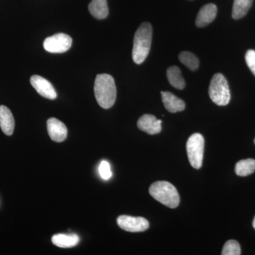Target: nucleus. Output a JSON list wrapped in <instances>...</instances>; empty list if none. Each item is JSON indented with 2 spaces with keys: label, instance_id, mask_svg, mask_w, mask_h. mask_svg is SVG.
Listing matches in <instances>:
<instances>
[{
  "label": "nucleus",
  "instance_id": "obj_17",
  "mask_svg": "<svg viewBox=\"0 0 255 255\" xmlns=\"http://www.w3.org/2000/svg\"><path fill=\"white\" fill-rule=\"evenodd\" d=\"M253 0H234L232 16L234 19H241L248 14L253 5Z\"/></svg>",
  "mask_w": 255,
  "mask_h": 255
},
{
  "label": "nucleus",
  "instance_id": "obj_21",
  "mask_svg": "<svg viewBox=\"0 0 255 255\" xmlns=\"http://www.w3.org/2000/svg\"><path fill=\"white\" fill-rule=\"evenodd\" d=\"M99 172L101 177L105 180H108L112 177V172L111 170L110 164L107 161L103 160L101 162Z\"/></svg>",
  "mask_w": 255,
  "mask_h": 255
},
{
  "label": "nucleus",
  "instance_id": "obj_2",
  "mask_svg": "<svg viewBox=\"0 0 255 255\" xmlns=\"http://www.w3.org/2000/svg\"><path fill=\"white\" fill-rule=\"evenodd\" d=\"M152 39V27L150 23H142L134 36L132 56L134 63L140 65L150 53Z\"/></svg>",
  "mask_w": 255,
  "mask_h": 255
},
{
  "label": "nucleus",
  "instance_id": "obj_3",
  "mask_svg": "<svg viewBox=\"0 0 255 255\" xmlns=\"http://www.w3.org/2000/svg\"><path fill=\"white\" fill-rule=\"evenodd\" d=\"M149 192L155 200L171 209L177 207L180 202L177 189L165 181H159L151 184Z\"/></svg>",
  "mask_w": 255,
  "mask_h": 255
},
{
  "label": "nucleus",
  "instance_id": "obj_16",
  "mask_svg": "<svg viewBox=\"0 0 255 255\" xmlns=\"http://www.w3.org/2000/svg\"><path fill=\"white\" fill-rule=\"evenodd\" d=\"M167 76L169 84L177 90H183L185 87V81L182 77L180 69L177 66H172L167 69Z\"/></svg>",
  "mask_w": 255,
  "mask_h": 255
},
{
  "label": "nucleus",
  "instance_id": "obj_23",
  "mask_svg": "<svg viewBox=\"0 0 255 255\" xmlns=\"http://www.w3.org/2000/svg\"><path fill=\"white\" fill-rule=\"evenodd\" d=\"M253 227H254L255 229V219H254V221H253Z\"/></svg>",
  "mask_w": 255,
  "mask_h": 255
},
{
  "label": "nucleus",
  "instance_id": "obj_5",
  "mask_svg": "<svg viewBox=\"0 0 255 255\" xmlns=\"http://www.w3.org/2000/svg\"><path fill=\"white\" fill-rule=\"evenodd\" d=\"M188 158L194 168L200 169L203 164L204 152V138L200 133H194L187 142Z\"/></svg>",
  "mask_w": 255,
  "mask_h": 255
},
{
  "label": "nucleus",
  "instance_id": "obj_19",
  "mask_svg": "<svg viewBox=\"0 0 255 255\" xmlns=\"http://www.w3.org/2000/svg\"><path fill=\"white\" fill-rule=\"evenodd\" d=\"M181 63L184 64L189 70L195 71L199 67V58L189 51H183L179 55Z\"/></svg>",
  "mask_w": 255,
  "mask_h": 255
},
{
  "label": "nucleus",
  "instance_id": "obj_13",
  "mask_svg": "<svg viewBox=\"0 0 255 255\" xmlns=\"http://www.w3.org/2000/svg\"><path fill=\"white\" fill-rule=\"evenodd\" d=\"M15 122L11 111L5 107L0 106V127L6 135H11L14 132Z\"/></svg>",
  "mask_w": 255,
  "mask_h": 255
},
{
  "label": "nucleus",
  "instance_id": "obj_24",
  "mask_svg": "<svg viewBox=\"0 0 255 255\" xmlns=\"http://www.w3.org/2000/svg\"></svg>",
  "mask_w": 255,
  "mask_h": 255
},
{
  "label": "nucleus",
  "instance_id": "obj_20",
  "mask_svg": "<svg viewBox=\"0 0 255 255\" xmlns=\"http://www.w3.org/2000/svg\"><path fill=\"white\" fill-rule=\"evenodd\" d=\"M223 255H240L241 254V246L237 241L234 240H230L226 242L223 247Z\"/></svg>",
  "mask_w": 255,
  "mask_h": 255
},
{
  "label": "nucleus",
  "instance_id": "obj_14",
  "mask_svg": "<svg viewBox=\"0 0 255 255\" xmlns=\"http://www.w3.org/2000/svg\"><path fill=\"white\" fill-rule=\"evenodd\" d=\"M89 11L97 19H104L108 16L109 8L107 0H92L89 4Z\"/></svg>",
  "mask_w": 255,
  "mask_h": 255
},
{
  "label": "nucleus",
  "instance_id": "obj_9",
  "mask_svg": "<svg viewBox=\"0 0 255 255\" xmlns=\"http://www.w3.org/2000/svg\"><path fill=\"white\" fill-rule=\"evenodd\" d=\"M48 135L53 141L61 142L68 136V128L58 119L50 118L47 121Z\"/></svg>",
  "mask_w": 255,
  "mask_h": 255
},
{
  "label": "nucleus",
  "instance_id": "obj_4",
  "mask_svg": "<svg viewBox=\"0 0 255 255\" xmlns=\"http://www.w3.org/2000/svg\"><path fill=\"white\" fill-rule=\"evenodd\" d=\"M209 97L218 106H226L231 101V92L227 80L221 73L214 75L209 90Z\"/></svg>",
  "mask_w": 255,
  "mask_h": 255
},
{
  "label": "nucleus",
  "instance_id": "obj_8",
  "mask_svg": "<svg viewBox=\"0 0 255 255\" xmlns=\"http://www.w3.org/2000/svg\"><path fill=\"white\" fill-rule=\"evenodd\" d=\"M32 87L42 97L48 100H55L57 98L56 91L49 81L39 75H33L30 79Z\"/></svg>",
  "mask_w": 255,
  "mask_h": 255
},
{
  "label": "nucleus",
  "instance_id": "obj_7",
  "mask_svg": "<svg viewBox=\"0 0 255 255\" xmlns=\"http://www.w3.org/2000/svg\"><path fill=\"white\" fill-rule=\"evenodd\" d=\"M119 227L128 232H143L149 228V222L142 217L120 216L117 219Z\"/></svg>",
  "mask_w": 255,
  "mask_h": 255
},
{
  "label": "nucleus",
  "instance_id": "obj_12",
  "mask_svg": "<svg viewBox=\"0 0 255 255\" xmlns=\"http://www.w3.org/2000/svg\"><path fill=\"white\" fill-rule=\"evenodd\" d=\"M162 100L166 110L170 113L182 112L185 109V103L181 99L178 98L169 92H162Z\"/></svg>",
  "mask_w": 255,
  "mask_h": 255
},
{
  "label": "nucleus",
  "instance_id": "obj_10",
  "mask_svg": "<svg viewBox=\"0 0 255 255\" xmlns=\"http://www.w3.org/2000/svg\"><path fill=\"white\" fill-rule=\"evenodd\" d=\"M162 121L157 120L155 116L145 114L137 121V127L142 131L150 135L159 133L162 130Z\"/></svg>",
  "mask_w": 255,
  "mask_h": 255
},
{
  "label": "nucleus",
  "instance_id": "obj_1",
  "mask_svg": "<svg viewBox=\"0 0 255 255\" xmlns=\"http://www.w3.org/2000/svg\"><path fill=\"white\" fill-rule=\"evenodd\" d=\"M94 90L96 100L102 108L108 110L113 107L117 92L113 77L108 74L97 75Z\"/></svg>",
  "mask_w": 255,
  "mask_h": 255
},
{
  "label": "nucleus",
  "instance_id": "obj_11",
  "mask_svg": "<svg viewBox=\"0 0 255 255\" xmlns=\"http://www.w3.org/2000/svg\"><path fill=\"white\" fill-rule=\"evenodd\" d=\"M217 6L214 4H208L201 7L196 16V25L198 27H205L216 18Z\"/></svg>",
  "mask_w": 255,
  "mask_h": 255
},
{
  "label": "nucleus",
  "instance_id": "obj_6",
  "mask_svg": "<svg viewBox=\"0 0 255 255\" xmlns=\"http://www.w3.org/2000/svg\"><path fill=\"white\" fill-rule=\"evenodd\" d=\"M73 39L65 33H60L48 37L43 42V48L51 53H63L72 46Z\"/></svg>",
  "mask_w": 255,
  "mask_h": 255
},
{
  "label": "nucleus",
  "instance_id": "obj_15",
  "mask_svg": "<svg viewBox=\"0 0 255 255\" xmlns=\"http://www.w3.org/2000/svg\"><path fill=\"white\" fill-rule=\"evenodd\" d=\"M79 242H80V238L75 234H56L52 237V243L58 248H73L76 246Z\"/></svg>",
  "mask_w": 255,
  "mask_h": 255
},
{
  "label": "nucleus",
  "instance_id": "obj_18",
  "mask_svg": "<svg viewBox=\"0 0 255 255\" xmlns=\"http://www.w3.org/2000/svg\"><path fill=\"white\" fill-rule=\"evenodd\" d=\"M236 173L240 177H246L255 171V159H246L239 161L235 168Z\"/></svg>",
  "mask_w": 255,
  "mask_h": 255
},
{
  "label": "nucleus",
  "instance_id": "obj_22",
  "mask_svg": "<svg viewBox=\"0 0 255 255\" xmlns=\"http://www.w3.org/2000/svg\"><path fill=\"white\" fill-rule=\"evenodd\" d=\"M246 60L248 68L255 76V50H249L246 53Z\"/></svg>",
  "mask_w": 255,
  "mask_h": 255
}]
</instances>
